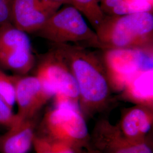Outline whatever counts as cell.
Listing matches in <instances>:
<instances>
[{"mask_svg":"<svg viewBox=\"0 0 153 153\" xmlns=\"http://www.w3.org/2000/svg\"><path fill=\"white\" fill-rule=\"evenodd\" d=\"M55 45L76 80L82 103L90 108L105 104L109 95V81L103 62L95 53L80 45Z\"/></svg>","mask_w":153,"mask_h":153,"instance_id":"6da1fadb","label":"cell"},{"mask_svg":"<svg viewBox=\"0 0 153 153\" xmlns=\"http://www.w3.org/2000/svg\"><path fill=\"white\" fill-rule=\"evenodd\" d=\"M103 61L109 83L123 89L137 74L153 69V48L105 49Z\"/></svg>","mask_w":153,"mask_h":153,"instance_id":"5b68a950","label":"cell"},{"mask_svg":"<svg viewBox=\"0 0 153 153\" xmlns=\"http://www.w3.org/2000/svg\"><path fill=\"white\" fill-rule=\"evenodd\" d=\"M126 0H102L100 6L104 14H109L111 11L116 7L120 5Z\"/></svg>","mask_w":153,"mask_h":153,"instance_id":"ffe728a7","label":"cell"},{"mask_svg":"<svg viewBox=\"0 0 153 153\" xmlns=\"http://www.w3.org/2000/svg\"><path fill=\"white\" fill-rule=\"evenodd\" d=\"M52 1L59 2L62 5H69L72 6L71 0H52Z\"/></svg>","mask_w":153,"mask_h":153,"instance_id":"7402d4cb","label":"cell"},{"mask_svg":"<svg viewBox=\"0 0 153 153\" xmlns=\"http://www.w3.org/2000/svg\"><path fill=\"white\" fill-rule=\"evenodd\" d=\"M153 69L141 71L126 84L124 89L133 101L151 105L153 103Z\"/></svg>","mask_w":153,"mask_h":153,"instance_id":"8fae6325","label":"cell"},{"mask_svg":"<svg viewBox=\"0 0 153 153\" xmlns=\"http://www.w3.org/2000/svg\"><path fill=\"white\" fill-rule=\"evenodd\" d=\"M35 63L32 48L0 51V67L16 75H26L33 69Z\"/></svg>","mask_w":153,"mask_h":153,"instance_id":"30bf717a","label":"cell"},{"mask_svg":"<svg viewBox=\"0 0 153 153\" xmlns=\"http://www.w3.org/2000/svg\"><path fill=\"white\" fill-rule=\"evenodd\" d=\"M35 136L30 119L16 122L0 137V150L2 153H27L33 143Z\"/></svg>","mask_w":153,"mask_h":153,"instance_id":"9c48e42d","label":"cell"},{"mask_svg":"<svg viewBox=\"0 0 153 153\" xmlns=\"http://www.w3.org/2000/svg\"><path fill=\"white\" fill-rule=\"evenodd\" d=\"M129 1L134 2L142 5L153 6V0H128Z\"/></svg>","mask_w":153,"mask_h":153,"instance_id":"44dd1931","label":"cell"},{"mask_svg":"<svg viewBox=\"0 0 153 153\" xmlns=\"http://www.w3.org/2000/svg\"><path fill=\"white\" fill-rule=\"evenodd\" d=\"M62 5L52 0H14L11 23L27 33H35Z\"/></svg>","mask_w":153,"mask_h":153,"instance_id":"52a82bcc","label":"cell"},{"mask_svg":"<svg viewBox=\"0 0 153 153\" xmlns=\"http://www.w3.org/2000/svg\"><path fill=\"white\" fill-rule=\"evenodd\" d=\"M14 0H0V25L11 22V9Z\"/></svg>","mask_w":153,"mask_h":153,"instance_id":"d6986e66","label":"cell"},{"mask_svg":"<svg viewBox=\"0 0 153 153\" xmlns=\"http://www.w3.org/2000/svg\"><path fill=\"white\" fill-rule=\"evenodd\" d=\"M23 48H32L27 33L11 22L0 25V51Z\"/></svg>","mask_w":153,"mask_h":153,"instance_id":"4fadbf2b","label":"cell"},{"mask_svg":"<svg viewBox=\"0 0 153 153\" xmlns=\"http://www.w3.org/2000/svg\"><path fill=\"white\" fill-rule=\"evenodd\" d=\"M16 119V114L13 112L11 108L0 98V124L9 128Z\"/></svg>","mask_w":153,"mask_h":153,"instance_id":"e0dca14e","label":"cell"},{"mask_svg":"<svg viewBox=\"0 0 153 153\" xmlns=\"http://www.w3.org/2000/svg\"><path fill=\"white\" fill-rule=\"evenodd\" d=\"M150 120L146 110L139 107L133 108L123 119L122 131L127 137L136 138L149 131L151 129Z\"/></svg>","mask_w":153,"mask_h":153,"instance_id":"7c38bea8","label":"cell"},{"mask_svg":"<svg viewBox=\"0 0 153 153\" xmlns=\"http://www.w3.org/2000/svg\"><path fill=\"white\" fill-rule=\"evenodd\" d=\"M72 6L88 19L96 30L104 19L105 14L98 0H71Z\"/></svg>","mask_w":153,"mask_h":153,"instance_id":"5bb4252c","label":"cell"},{"mask_svg":"<svg viewBox=\"0 0 153 153\" xmlns=\"http://www.w3.org/2000/svg\"><path fill=\"white\" fill-rule=\"evenodd\" d=\"M101 1H102V0H98V1L99 2H100Z\"/></svg>","mask_w":153,"mask_h":153,"instance_id":"603a6c76","label":"cell"},{"mask_svg":"<svg viewBox=\"0 0 153 153\" xmlns=\"http://www.w3.org/2000/svg\"><path fill=\"white\" fill-rule=\"evenodd\" d=\"M95 32L104 50L153 48V12L105 16Z\"/></svg>","mask_w":153,"mask_h":153,"instance_id":"7a4b0ae2","label":"cell"},{"mask_svg":"<svg viewBox=\"0 0 153 153\" xmlns=\"http://www.w3.org/2000/svg\"><path fill=\"white\" fill-rule=\"evenodd\" d=\"M16 75L9 76L0 67V98L11 109L16 104Z\"/></svg>","mask_w":153,"mask_h":153,"instance_id":"2e32d148","label":"cell"},{"mask_svg":"<svg viewBox=\"0 0 153 153\" xmlns=\"http://www.w3.org/2000/svg\"><path fill=\"white\" fill-rule=\"evenodd\" d=\"M35 33L55 44L72 42L102 49L96 32L89 27L82 13L71 5L60 8Z\"/></svg>","mask_w":153,"mask_h":153,"instance_id":"3957f363","label":"cell"},{"mask_svg":"<svg viewBox=\"0 0 153 153\" xmlns=\"http://www.w3.org/2000/svg\"><path fill=\"white\" fill-rule=\"evenodd\" d=\"M115 153H152V150L148 145L137 142L121 146Z\"/></svg>","mask_w":153,"mask_h":153,"instance_id":"ac0fdd59","label":"cell"},{"mask_svg":"<svg viewBox=\"0 0 153 153\" xmlns=\"http://www.w3.org/2000/svg\"><path fill=\"white\" fill-rule=\"evenodd\" d=\"M51 98L37 76L16 75V115L19 119H30Z\"/></svg>","mask_w":153,"mask_h":153,"instance_id":"ba28073f","label":"cell"},{"mask_svg":"<svg viewBox=\"0 0 153 153\" xmlns=\"http://www.w3.org/2000/svg\"><path fill=\"white\" fill-rule=\"evenodd\" d=\"M56 107L45 116V124L50 138L63 142L85 139L88 126L79 112L78 103L69 100L56 102Z\"/></svg>","mask_w":153,"mask_h":153,"instance_id":"8992f818","label":"cell"},{"mask_svg":"<svg viewBox=\"0 0 153 153\" xmlns=\"http://www.w3.org/2000/svg\"><path fill=\"white\" fill-rule=\"evenodd\" d=\"M33 145L36 153H75L69 145L50 138L35 136Z\"/></svg>","mask_w":153,"mask_h":153,"instance_id":"9a60e30c","label":"cell"},{"mask_svg":"<svg viewBox=\"0 0 153 153\" xmlns=\"http://www.w3.org/2000/svg\"><path fill=\"white\" fill-rule=\"evenodd\" d=\"M44 90L56 101L69 100L78 103L79 92L71 69L55 45L41 59L36 76Z\"/></svg>","mask_w":153,"mask_h":153,"instance_id":"277c9868","label":"cell"}]
</instances>
